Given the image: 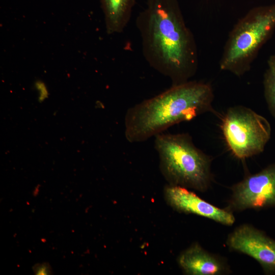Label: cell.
Listing matches in <instances>:
<instances>
[{"label":"cell","instance_id":"4","mask_svg":"<svg viewBox=\"0 0 275 275\" xmlns=\"http://www.w3.org/2000/svg\"><path fill=\"white\" fill-rule=\"evenodd\" d=\"M275 30V3L251 9L230 31L219 65L221 70L241 77L251 69Z\"/></svg>","mask_w":275,"mask_h":275},{"label":"cell","instance_id":"11","mask_svg":"<svg viewBox=\"0 0 275 275\" xmlns=\"http://www.w3.org/2000/svg\"><path fill=\"white\" fill-rule=\"evenodd\" d=\"M263 85L264 96L268 109L275 118V53L267 59Z\"/></svg>","mask_w":275,"mask_h":275},{"label":"cell","instance_id":"7","mask_svg":"<svg viewBox=\"0 0 275 275\" xmlns=\"http://www.w3.org/2000/svg\"><path fill=\"white\" fill-rule=\"evenodd\" d=\"M227 244L254 259L265 272L275 273V240L262 231L250 225H240L229 235Z\"/></svg>","mask_w":275,"mask_h":275},{"label":"cell","instance_id":"10","mask_svg":"<svg viewBox=\"0 0 275 275\" xmlns=\"http://www.w3.org/2000/svg\"><path fill=\"white\" fill-rule=\"evenodd\" d=\"M108 34L122 33L131 18L135 0H100Z\"/></svg>","mask_w":275,"mask_h":275},{"label":"cell","instance_id":"8","mask_svg":"<svg viewBox=\"0 0 275 275\" xmlns=\"http://www.w3.org/2000/svg\"><path fill=\"white\" fill-rule=\"evenodd\" d=\"M164 193L167 203L178 212L194 214L226 226H231L235 222L230 210L213 205L187 188L169 184Z\"/></svg>","mask_w":275,"mask_h":275},{"label":"cell","instance_id":"5","mask_svg":"<svg viewBox=\"0 0 275 275\" xmlns=\"http://www.w3.org/2000/svg\"><path fill=\"white\" fill-rule=\"evenodd\" d=\"M222 130L228 148L239 159L262 153L271 132L265 117L242 105L228 108L222 120Z\"/></svg>","mask_w":275,"mask_h":275},{"label":"cell","instance_id":"2","mask_svg":"<svg viewBox=\"0 0 275 275\" xmlns=\"http://www.w3.org/2000/svg\"><path fill=\"white\" fill-rule=\"evenodd\" d=\"M212 86L189 80L129 107L124 117V135L130 143L145 142L170 127L213 111Z\"/></svg>","mask_w":275,"mask_h":275},{"label":"cell","instance_id":"12","mask_svg":"<svg viewBox=\"0 0 275 275\" xmlns=\"http://www.w3.org/2000/svg\"><path fill=\"white\" fill-rule=\"evenodd\" d=\"M36 87L39 93V101H43L48 95L46 88L43 83L40 81L36 84Z\"/></svg>","mask_w":275,"mask_h":275},{"label":"cell","instance_id":"6","mask_svg":"<svg viewBox=\"0 0 275 275\" xmlns=\"http://www.w3.org/2000/svg\"><path fill=\"white\" fill-rule=\"evenodd\" d=\"M230 209L275 207V163L260 172L249 175L232 188Z\"/></svg>","mask_w":275,"mask_h":275},{"label":"cell","instance_id":"1","mask_svg":"<svg viewBox=\"0 0 275 275\" xmlns=\"http://www.w3.org/2000/svg\"><path fill=\"white\" fill-rule=\"evenodd\" d=\"M135 23L149 65L172 86L190 80L198 68V49L178 0H147Z\"/></svg>","mask_w":275,"mask_h":275},{"label":"cell","instance_id":"9","mask_svg":"<svg viewBox=\"0 0 275 275\" xmlns=\"http://www.w3.org/2000/svg\"><path fill=\"white\" fill-rule=\"evenodd\" d=\"M178 262L185 273L191 275H217L228 271V266L218 257L195 243L179 255Z\"/></svg>","mask_w":275,"mask_h":275},{"label":"cell","instance_id":"3","mask_svg":"<svg viewBox=\"0 0 275 275\" xmlns=\"http://www.w3.org/2000/svg\"><path fill=\"white\" fill-rule=\"evenodd\" d=\"M154 137L160 170L169 184L205 191L212 180L211 159L195 145L191 136L162 132Z\"/></svg>","mask_w":275,"mask_h":275}]
</instances>
